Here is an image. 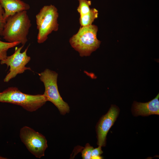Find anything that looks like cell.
Listing matches in <instances>:
<instances>
[{"label":"cell","mask_w":159,"mask_h":159,"mask_svg":"<svg viewBox=\"0 0 159 159\" xmlns=\"http://www.w3.org/2000/svg\"><path fill=\"white\" fill-rule=\"evenodd\" d=\"M98 11L95 8L91 9L89 12L80 16L79 22L81 26H84L92 24L94 20L98 15Z\"/></svg>","instance_id":"cell-11"},{"label":"cell","mask_w":159,"mask_h":159,"mask_svg":"<svg viewBox=\"0 0 159 159\" xmlns=\"http://www.w3.org/2000/svg\"><path fill=\"white\" fill-rule=\"evenodd\" d=\"M47 102L43 94L31 95L24 93L16 87H9L0 92V102L21 106L30 112L35 111Z\"/></svg>","instance_id":"cell-3"},{"label":"cell","mask_w":159,"mask_h":159,"mask_svg":"<svg viewBox=\"0 0 159 159\" xmlns=\"http://www.w3.org/2000/svg\"><path fill=\"white\" fill-rule=\"evenodd\" d=\"M58 17L57 9L52 4L44 6L36 15L37 28L38 30L37 41L38 43H43L47 39L49 34L53 31H58Z\"/></svg>","instance_id":"cell-4"},{"label":"cell","mask_w":159,"mask_h":159,"mask_svg":"<svg viewBox=\"0 0 159 159\" xmlns=\"http://www.w3.org/2000/svg\"><path fill=\"white\" fill-rule=\"evenodd\" d=\"M79 5L77 10L80 16L87 14L89 12L91 9L90 6L91 4V1L88 0H78Z\"/></svg>","instance_id":"cell-13"},{"label":"cell","mask_w":159,"mask_h":159,"mask_svg":"<svg viewBox=\"0 0 159 159\" xmlns=\"http://www.w3.org/2000/svg\"><path fill=\"white\" fill-rule=\"evenodd\" d=\"M4 10V17L6 21L7 18L17 13L27 11L30 9L28 4L21 0H0Z\"/></svg>","instance_id":"cell-10"},{"label":"cell","mask_w":159,"mask_h":159,"mask_svg":"<svg viewBox=\"0 0 159 159\" xmlns=\"http://www.w3.org/2000/svg\"><path fill=\"white\" fill-rule=\"evenodd\" d=\"M24 46L22 45L19 48L16 47L12 54L7 56L5 59L1 61V64H5L8 67H10L9 72L4 78V82H8L18 74L23 73L26 70H31L30 68L25 67L31 59L30 57L27 54L29 45L23 52H21Z\"/></svg>","instance_id":"cell-7"},{"label":"cell","mask_w":159,"mask_h":159,"mask_svg":"<svg viewBox=\"0 0 159 159\" xmlns=\"http://www.w3.org/2000/svg\"><path fill=\"white\" fill-rule=\"evenodd\" d=\"M118 113V108L115 106L112 105L107 113L101 119L97 128L99 146L105 145L107 133L115 121Z\"/></svg>","instance_id":"cell-8"},{"label":"cell","mask_w":159,"mask_h":159,"mask_svg":"<svg viewBox=\"0 0 159 159\" xmlns=\"http://www.w3.org/2000/svg\"><path fill=\"white\" fill-rule=\"evenodd\" d=\"M98 30L95 25L81 26L77 32L70 39L71 45L81 57L90 56L99 47L101 42L97 38Z\"/></svg>","instance_id":"cell-2"},{"label":"cell","mask_w":159,"mask_h":159,"mask_svg":"<svg viewBox=\"0 0 159 159\" xmlns=\"http://www.w3.org/2000/svg\"><path fill=\"white\" fill-rule=\"evenodd\" d=\"M103 153L101 147L99 146L98 147L92 150L91 154V159H100L102 157L100 155Z\"/></svg>","instance_id":"cell-15"},{"label":"cell","mask_w":159,"mask_h":159,"mask_svg":"<svg viewBox=\"0 0 159 159\" xmlns=\"http://www.w3.org/2000/svg\"><path fill=\"white\" fill-rule=\"evenodd\" d=\"M20 44V43L19 42H4L1 41L0 39V61L5 59L7 57V52L9 49Z\"/></svg>","instance_id":"cell-12"},{"label":"cell","mask_w":159,"mask_h":159,"mask_svg":"<svg viewBox=\"0 0 159 159\" xmlns=\"http://www.w3.org/2000/svg\"><path fill=\"white\" fill-rule=\"evenodd\" d=\"M19 137L27 149L36 157L40 158L44 155L47 148V141L42 134L27 126L20 130Z\"/></svg>","instance_id":"cell-6"},{"label":"cell","mask_w":159,"mask_h":159,"mask_svg":"<svg viewBox=\"0 0 159 159\" xmlns=\"http://www.w3.org/2000/svg\"><path fill=\"white\" fill-rule=\"evenodd\" d=\"M32 25L26 11L17 13L6 19L2 36L6 42H19L24 45Z\"/></svg>","instance_id":"cell-1"},{"label":"cell","mask_w":159,"mask_h":159,"mask_svg":"<svg viewBox=\"0 0 159 159\" xmlns=\"http://www.w3.org/2000/svg\"><path fill=\"white\" fill-rule=\"evenodd\" d=\"M4 10L0 3V38L2 36L4 27L6 22L4 17Z\"/></svg>","instance_id":"cell-16"},{"label":"cell","mask_w":159,"mask_h":159,"mask_svg":"<svg viewBox=\"0 0 159 159\" xmlns=\"http://www.w3.org/2000/svg\"><path fill=\"white\" fill-rule=\"evenodd\" d=\"M39 75L40 80L44 86L45 91L43 95L47 101L53 103L62 115L68 113L70 110L69 106L63 100L58 91L57 85L58 74L47 69L39 74Z\"/></svg>","instance_id":"cell-5"},{"label":"cell","mask_w":159,"mask_h":159,"mask_svg":"<svg viewBox=\"0 0 159 159\" xmlns=\"http://www.w3.org/2000/svg\"><path fill=\"white\" fill-rule=\"evenodd\" d=\"M159 94L152 100L146 103L135 102L133 105V110L137 115L148 116L159 115Z\"/></svg>","instance_id":"cell-9"},{"label":"cell","mask_w":159,"mask_h":159,"mask_svg":"<svg viewBox=\"0 0 159 159\" xmlns=\"http://www.w3.org/2000/svg\"><path fill=\"white\" fill-rule=\"evenodd\" d=\"M94 149L89 144H87L82 152V156L84 159H91V154Z\"/></svg>","instance_id":"cell-14"}]
</instances>
